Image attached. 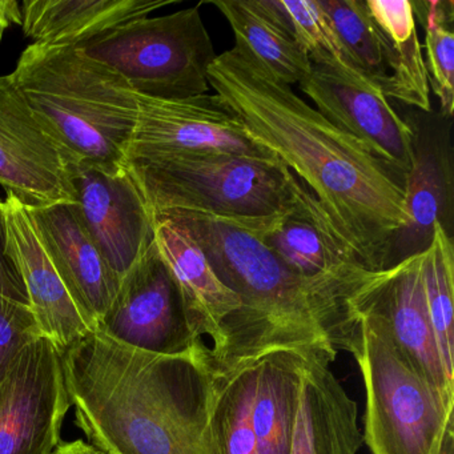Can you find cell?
<instances>
[{"label":"cell","instance_id":"obj_16","mask_svg":"<svg viewBox=\"0 0 454 454\" xmlns=\"http://www.w3.org/2000/svg\"><path fill=\"white\" fill-rule=\"evenodd\" d=\"M240 220L297 275L358 281L374 273L358 262L308 190L283 214Z\"/></svg>","mask_w":454,"mask_h":454},{"label":"cell","instance_id":"obj_3","mask_svg":"<svg viewBox=\"0 0 454 454\" xmlns=\"http://www.w3.org/2000/svg\"><path fill=\"white\" fill-rule=\"evenodd\" d=\"M199 244L240 308L208 357L231 368L278 349L318 348L337 356L347 348L355 316L350 297L369 280L309 278L286 267L241 220L164 211Z\"/></svg>","mask_w":454,"mask_h":454},{"label":"cell","instance_id":"obj_6","mask_svg":"<svg viewBox=\"0 0 454 454\" xmlns=\"http://www.w3.org/2000/svg\"><path fill=\"white\" fill-rule=\"evenodd\" d=\"M353 316L345 350L365 387L364 442L372 454H440L454 405L414 372L379 321Z\"/></svg>","mask_w":454,"mask_h":454},{"label":"cell","instance_id":"obj_23","mask_svg":"<svg viewBox=\"0 0 454 454\" xmlns=\"http://www.w3.org/2000/svg\"><path fill=\"white\" fill-rule=\"evenodd\" d=\"M235 35V49L288 86L305 81L312 62L291 34L276 22L259 0H212Z\"/></svg>","mask_w":454,"mask_h":454},{"label":"cell","instance_id":"obj_13","mask_svg":"<svg viewBox=\"0 0 454 454\" xmlns=\"http://www.w3.org/2000/svg\"><path fill=\"white\" fill-rule=\"evenodd\" d=\"M422 254L374 273L350 297V309L379 321L414 372L454 405V382L443 371L427 315Z\"/></svg>","mask_w":454,"mask_h":454},{"label":"cell","instance_id":"obj_34","mask_svg":"<svg viewBox=\"0 0 454 454\" xmlns=\"http://www.w3.org/2000/svg\"><path fill=\"white\" fill-rule=\"evenodd\" d=\"M440 454H454V427L446 432Z\"/></svg>","mask_w":454,"mask_h":454},{"label":"cell","instance_id":"obj_1","mask_svg":"<svg viewBox=\"0 0 454 454\" xmlns=\"http://www.w3.org/2000/svg\"><path fill=\"white\" fill-rule=\"evenodd\" d=\"M208 83L312 193L358 262L371 272L387 270L390 246L408 223L403 180L235 47L217 55Z\"/></svg>","mask_w":454,"mask_h":454},{"label":"cell","instance_id":"obj_2","mask_svg":"<svg viewBox=\"0 0 454 454\" xmlns=\"http://www.w3.org/2000/svg\"><path fill=\"white\" fill-rule=\"evenodd\" d=\"M62 355L75 422L103 454H219L206 342L156 355L92 331Z\"/></svg>","mask_w":454,"mask_h":454},{"label":"cell","instance_id":"obj_15","mask_svg":"<svg viewBox=\"0 0 454 454\" xmlns=\"http://www.w3.org/2000/svg\"><path fill=\"white\" fill-rule=\"evenodd\" d=\"M26 209L47 256L79 312L95 331L113 304L121 281L84 227L78 206L59 201Z\"/></svg>","mask_w":454,"mask_h":454},{"label":"cell","instance_id":"obj_30","mask_svg":"<svg viewBox=\"0 0 454 454\" xmlns=\"http://www.w3.org/2000/svg\"><path fill=\"white\" fill-rule=\"evenodd\" d=\"M41 336L30 307L0 294V382L20 353Z\"/></svg>","mask_w":454,"mask_h":454},{"label":"cell","instance_id":"obj_14","mask_svg":"<svg viewBox=\"0 0 454 454\" xmlns=\"http://www.w3.org/2000/svg\"><path fill=\"white\" fill-rule=\"evenodd\" d=\"M70 161L12 75L0 76V185L26 208L76 203Z\"/></svg>","mask_w":454,"mask_h":454},{"label":"cell","instance_id":"obj_4","mask_svg":"<svg viewBox=\"0 0 454 454\" xmlns=\"http://www.w3.org/2000/svg\"><path fill=\"white\" fill-rule=\"evenodd\" d=\"M10 75L71 161L129 168L137 94L113 68L76 46L31 44Z\"/></svg>","mask_w":454,"mask_h":454},{"label":"cell","instance_id":"obj_10","mask_svg":"<svg viewBox=\"0 0 454 454\" xmlns=\"http://www.w3.org/2000/svg\"><path fill=\"white\" fill-rule=\"evenodd\" d=\"M312 73L299 84L316 110L405 179L413 163L414 132L390 106L382 90L356 70L337 60L312 65Z\"/></svg>","mask_w":454,"mask_h":454},{"label":"cell","instance_id":"obj_17","mask_svg":"<svg viewBox=\"0 0 454 454\" xmlns=\"http://www.w3.org/2000/svg\"><path fill=\"white\" fill-rule=\"evenodd\" d=\"M336 355L299 349V398L291 454H357V405L331 369Z\"/></svg>","mask_w":454,"mask_h":454},{"label":"cell","instance_id":"obj_25","mask_svg":"<svg viewBox=\"0 0 454 454\" xmlns=\"http://www.w3.org/2000/svg\"><path fill=\"white\" fill-rule=\"evenodd\" d=\"M256 360L224 369L211 365L212 432L219 454H259L251 419Z\"/></svg>","mask_w":454,"mask_h":454},{"label":"cell","instance_id":"obj_19","mask_svg":"<svg viewBox=\"0 0 454 454\" xmlns=\"http://www.w3.org/2000/svg\"><path fill=\"white\" fill-rule=\"evenodd\" d=\"M413 129V163L403 179L408 223L393 240L387 268L429 248L434 227L449 224L453 198V171L448 135L435 121L409 123Z\"/></svg>","mask_w":454,"mask_h":454},{"label":"cell","instance_id":"obj_33","mask_svg":"<svg viewBox=\"0 0 454 454\" xmlns=\"http://www.w3.org/2000/svg\"><path fill=\"white\" fill-rule=\"evenodd\" d=\"M52 454H103L97 448L87 442V441L78 438L71 442L59 443Z\"/></svg>","mask_w":454,"mask_h":454},{"label":"cell","instance_id":"obj_18","mask_svg":"<svg viewBox=\"0 0 454 454\" xmlns=\"http://www.w3.org/2000/svg\"><path fill=\"white\" fill-rule=\"evenodd\" d=\"M4 209L7 254L25 284L31 312L42 336L51 340L60 353L65 352L83 340L91 328L42 247L26 207L7 193Z\"/></svg>","mask_w":454,"mask_h":454},{"label":"cell","instance_id":"obj_29","mask_svg":"<svg viewBox=\"0 0 454 454\" xmlns=\"http://www.w3.org/2000/svg\"><path fill=\"white\" fill-rule=\"evenodd\" d=\"M260 4L291 34L312 65L337 60L352 66L318 0H260Z\"/></svg>","mask_w":454,"mask_h":454},{"label":"cell","instance_id":"obj_28","mask_svg":"<svg viewBox=\"0 0 454 454\" xmlns=\"http://www.w3.org/2000/svg\"><path fill=\"white\" fill-rule=\"evenodd\" d=\"M414 17L425 28L427 83L440 102L441 116L450 119L454 107L453 2H411Z\"/></svg>","mask_w":454,"mask_h":454},{"label":"cell","instance_id":"obj_20","mask_svg":"<svg viewBox=\"0 0 454 454\" xmlns=\"http://www.w3.org/2000/svg\"><path fill=\"white\" fill-rule=\"evenodd\" d=\"M155 246L182 292L185 305L209 352L222 342L225 325L240 308L236 294L215 273L206 254L176 220L153 214Z\"/></svg>","mask_w":454,"mask_h":454},{"label":"cell","instance_id":"obj_24","mask_svg":"<svg viewBox=\"0 0 454 454\" xmlns=\"http://www.w3.org/2000/svg\"><path fill=\"white\" fill-rule=\"evenodd\" d=\"M299 349H278L256 360L252 427L259 454H291L299 398Z\"/></svg>","mask_w":454,"mask_h":454},{"label":"cell","instance_id":"obj_31","mask_svg":"<svg viewBox=\"0 0 454 454\" xmlns=\"http://www.w3.org/2000/svg\"><path fill=\"white\" fill-rule=\"evenodd\" d=\"M6 246V219H4V201L0 200V294L30 307L25 284L20 278L14 262L7 254Z\"/></svg>","mask_w":454,"mask_h":454},{"label":"cell","instance_id":"obj_12","mask_svg":"<svg viewBox=\"0 0 454 454\" xmlns=\"http://www.w3.org/2000/svg\"><path fill=\"white\" fill-rule=\"evenodd\" d=\"M76 206L103 259L123 280L155 244L153 215L129 168L70 161Z\"/></svg>","mask_w":454,"mask_h":454},{"label":"cell","instance_id":"obj_21","mask_svg":"<svg viewBox=\"0 0 454 454\" xmlns=\"http://www.w3.org/2000/svg\"><path fill=\"white\" fill-rule=\"evenodd\" d=\"M176 0H25L26 38L38 46H81Z\"/></svg>","mask_w":454,"mask_h":454},{"label":"cell","instance_id":"obj_5","mask_svg":"<svg viewBox=\"0 0 454 454\" xmlns=\"http://www.w3.org/2000/svg\"><path fill=\"white\" fill-rule=\"evenodd\" d=\"M129 172L153 214L260 219L288 211L307 190L283 161L241 156H169L129 163Z\"/></svg>","mask_w":454,"mask_h":454},{"label":"cell","instance_id":"obj_8","mask_svg":"<svg viewBox=\"0 0 454 454\" xmlns=\"http://www.w3.org/2000/svg\"><path fill=\"white\" fill-rule=\"evenodd\" d=\"M137 124L127 150L129 163L179 155L280 159L260 145L216 95L161 100L137 95Z\"/></svg>","mask_w":454,"mask_h":454},{"label":"cell","instance_id":"obj_22","mask_svg":"<svg viewBox=\"0 0 454 454\" xmlns=\"http://www.w3.org/2000/svg\"><path fill=\"white\" fill-rule=\"evenodd\" d=\"M365 4L384 46L387 78L381 90L385 97L432 113L427 67L411 2L365 0Z\"/></svg>","mask_w":454,"mask_h":454},{"label":"cell","instance_id":"obj_26","mask_svg":"<svg viewBox=\"0 0 454 454\" xmlns=\"http://www.w3.org/2000/svg\"><path fill=\"white\" fill-rule=\"evenodd\" d=\"M422 280L441 363L448 379L454 382V246L453 238L441 223L435 224L432 243L422 254Z\"/></svg>","mask_w":454,"mask_h":454},{"label":"cell","instance_id":"obj_11","mask_svg":"<svg viewBox=\"0 0 454 454\" xmlns=\"http://www.w3.org/2000/svg\"><path fill=\"white\" fill-rule=\"evenodd\" d=\"M71 403L62 355L41 336L0 382V454H52Z\"/></svg>","mask_w":454,"mask_h":454},{"label":"cell","instance_id":"obj_32","mask_svg":"<svg viewBox=\"0 0 454 454\" xmlns=\"http://www.w3.org/2000/svg\"><path fill=\"white\" fill-rule=\"evenodd\" d=\"M12 25H22V6L17 0H0V42Z\"/></svg>","mask_w":454,"mask_h":454},{"label":"cell","instance_id":"obj_9","mask_svg":"<svg viewBox=\"0 0 454 454\" xmlns=\"http://www.w3.org/2000/svg\"><path fill=\"white\" fill-rule=\"evenodd\" d=\"M95 331L156 355H184L206 342L155 244L121 280Z\"/></svg>","mask_w":454,"mask_h":454},{"label":"cell","instance_id":"obj_27","mask_svg":"<svg viewBox=\"0 0 454 454\" xmlns=\"http://www.w3.org/2000/svg\"><path fill=\"white\" fill-rule=\"evenodd\" d=\"M356 70L381 89L387 78L384 46L365 0H318Z\"/></svg>","mask_w":454,"mask_h":454},{"label":"cell","instance_id":"obj_7","mask_svg":"<svg viewBox=\"0 0 454 454\" xmlns=\"http://www.w3.org/2000/svg\"><path fill=\"white\" fill-rule=\"evenodd\" d=\"M76 47L113 68L140 97L161 100L206 95L217 57L199 6L134 20Z\"/></svg>","mask_w":454,"mask_h":454}]
</instances>
